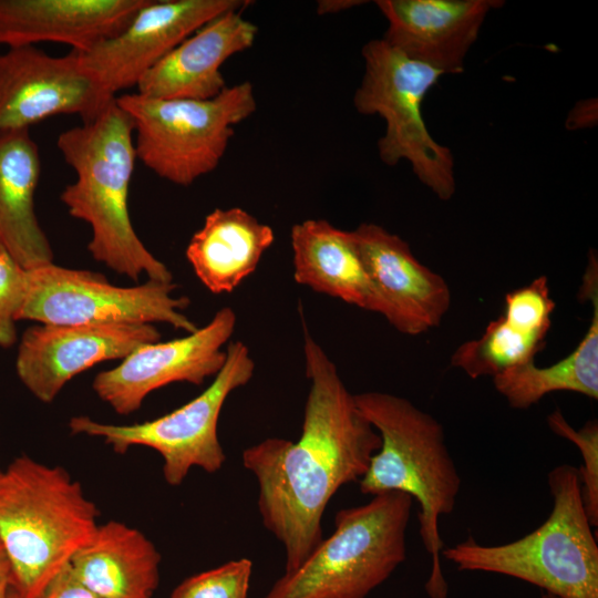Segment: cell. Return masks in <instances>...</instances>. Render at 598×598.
I'll return each instance as SVG.
<instances>
[{"mask_svg": "<svg viewBox=\"0 0 598 598\" xmlns=\"http://www.w3.org/2000/svg\"><path fill=\"white\" fill-rule=\"evenodd\" d=\"M1 246V245H0Z\"/></svg>", "mask_w": 598, "mask_h": 598, "instance_id": "obj_35", "label": "cell"}, {"mask_svg": "<svg viewBox=\"0 0 598 598\" xmlns=\"http://www.w3.org/2000/svg\"><path fill=\"white\" fill-rule=\"evenodd\" d=\"M248 0H147L115 35L78 53L104 89L117 92L141 79L182 41L214 18Z\"/></svg>", "mask_w": 598, "mask_h": 598, "instance_id": "obj_13", "label": "cell"}, {"mask_svg": "<svg viewBox=\"0 0 598 598\" xmlns=\"http://www.w3.org/2000/svg\"><path fill=\"white\" fill-rule=\"evenodd\" d=\"M28 292V271L0 246V347L17 341L16 322Z\"/></svg>", "mask_w": 598, "mask_h": 598, "instance_id": "obj_28", "label": "cell"}, {"mask_svg": "<svg viewBox=\"0 0 598 598\" xmlns=\"http://www.w3.org/2000/svg\"><path fill=\"white\" fill-rule=\"evenodd\" d=\"M41 175L30 130L0 132V245L25 270L53 262V250L34 210Z\"/></svg>", "mask_w": 598, "mask_h": 598, "instance_id": "obj_19", "label": "cell"}, {"mask_svg": "<svg viewBox=\"0 0 598 598\" xmlns=\"http://www.w3.org/2000/svg\"><path fill=\"white\" fill-rule=\"evenodd\" d=\"M10 598H20V597H19V596L16 594V591L12 589L11 595H10Z\"/></svg>", "mask_w": 598, "mask_h": 598, "instance_id": "obj_34", "label": "cell"}, {"mask_svg": "<svg viewBox=\"0 0 598 598\" xmlns=\"http://www.w3.org/2000/svg\"><path fill=\"white\" fill-rule=\"evenodd\" d=\"M362 56L364 74L353 105L361 114L384 120L385 133L378 142L381 161L390 166L408 161L422 184L441 200L451 199L456 186L453 154L432 137L421 107L444 73L408 58L383 39L367 42Z\"/></svg>", "mask_w": 598, "mask_h": 598, "instance_id": "obj_8", "label": "cell"}, {"mask_svg": "<svg viewBox=\"0 0 598 598\" xmlns=\"http://www.w3.org/2000/svg\"><path fill=\"white\" fill-rule=\"evenodd\" d=\"M243 9L227 11L199 28L137 83L138 94L157 99L208 100L227 85L221 65L251 48L258 28L245 19Z\"/></svg>", "mask_w": 598, "mask_h": 598, "instance_id": "obj_17", "label": "cell"}, {"mask_svg": "<svg viewBox=\"0 0 598 598\" xmlns=\"http://www.w3.org/2000/svg\"><path fill=\"white\" fill-rule=\"evenodd\" d=\"M553 508L532 533L502 545L468 535L441 557L462 571L514 577L559 598H598V545L586 514L578 468L554 467L547 476Z\"/></svg>", "mask_w": 598, "mask_h": 598, "instance_id": "obj_5", "label": "cell"}, {"mask_svg": "<svg viewBox=\"0 0 598 598\" xmlns=\"http://www.w3.org/2000/svg\"><path fill=\"white\" fill-rule=\"evenodd\" d=\"M252 563L230 560L184 579L169 598H248Z\"/></svg>", "mask_w": 598, "mask_h": 598, "instance_id": "obj_26", "label": "cell"}, {"mask_svg": "<svg viewBox=\"0 0 598 598\" xmlns=\"http://www.w3.org/2000/svg\"><path fill=\"white\" fill-rule=\"evenodd\" d=\"M365 1L360 0H320L317 2L318 14L338 13L357 6H361Z\"/></svg>", "mask_w": 598, "mask_h": 598, "instance_id": "obj_32", "label": "cell"}, {"mask_svg": "<svg viewBox=\"0 0 598 598\" xmlns=\"http://www.w3.org/2000/svg\"><path fill=\"white\" fill-rule=\"evenodd\" d=\"M274 241L272 228L243 208H216L192 236L186 258L210 292H231L256 270Z\"/></svg>", "mask_w": 598, "mask_h": 598, "instance_id": "obj_22", "label": "cell"}, {"mask_svg": "<svg viewBox=\"0 0 598 598\" xmlns=\"http://www.w3.org/2000/svg\"><path fill=\"white\" fill-rule=\"evenodd\" d=\"M549 429L557 435L569 440L579 450L582 465L578 468L581 497L586 514L592 527L598 525V423L586 422L575 430L556 409L547 416Z\"/></svg>", "mask_w": 598, "mask_h": 598, "instance_id": "obj_25", "label": "cell"}, {"mask_svg": "<svg viewBox=\"0 0 598 598\" xmlns=\"http://www.w3.org/2000/svg\"><path fill=\"white\" fill-rule=\"evenodd\" d=\"M542 598H559V597H556V596H554V595H551V594H548V592H545V591H544V592L542 594Z\"/></svg>", "mask_w": 598, "mask_h": 598, "instance_id": "obj_33", "label": "cell"}, {"mask_svg": "<svg viewBox=\"0 0 598 598\" xmlns=\"http://www.w3.org/2000/svg\"><path fill=\"white\" fill-rule=\"evenodd\" d=\"M412 505L410 495L385 492L340 509L333 533L265 598H365L406 559Z\"/></svg>", "mask_w": 598, "mask_h": 598, "instance_id": "obj_6", "label": "cell"}, {"mask_svg": "<svg viewBox=\"0 0 598 598\" xmlns=\"http://www.w3.org/2000/svg\"><path fill=\"white\" fill-rule=\"evenodd\" d=\"M159 564L155 545L117 520L99 524L70 561L75 576L102 598H153Z\"/></svg>", "mask_w": 598, "mask_h": 598, "instance_id": "obj_21", "label": "cell"}, {"mask_svg": "<svg viewBox=\"0 0 598 598\" xmlns=\"http://www.w3.org/2000/svg\"><path fill=\"white\" fill-rule=\"evenodd\" d=\"M579 298L589 300V328L576 349L558 362L539 368L534 361L507 369L493 377L495 390L511 408L525 410L551 392L570 391L598 399V261L589 254Z\"/></svg>", "mask_w": 598, "mask_h": 598, "instance_id": "obj_23", "label": "cell"}, {"mask_svg": "<svg viewBox=\"0 0 598 598\" xmlns=\"http://www.w3.org/2000/svg\"><path fill=\"white\" fill-rule=\"evenodd\" d=\"M115 97L74 51L53 56L31 45L0 52V132L30 130L60 114H76L84 123Z\"/></svg>", "mask_w": 598, "mask_h": 598, "instance_id": "obj_11", "label": "cell"}, {"mask_svg": "<svg viewBox=\"0 0 598 598\" xmlns=\"http://www.w3.org/2000/svg\"><path fill=\"white\" fill-rule=\"evenodd\" d=\"M546 336L524 332L502 316L491 321L477 339L462 343L451 357V365L470 378L496 374L530 361L543 349Z\"/></svg>", "mask_w": 598, "mask_h": 598, "instance_id": "obj_24", "label": "cell"}, {"mask_svg": "<svg viewBox=\"0 0 598 598\" xmlns=\"http://www.w3.org/2000/svg\"><path fill=\"white\" fill-rule=\"evenodd\" d=\"M388 21L382 38L410 59L442 71L463 72L465 56L498 0H379Z\"/></svg>", "mask_w": 598, "mask_h": 598, "instance_id": "obj_16", "label": "cell"}, {"mask_svg": "<svg viewBox=\"0 0 598 598\" xmlns=\"http://www.w3.org/2000/svg\"><path fill=\"white\" fill-rule=\"evenodd\" d=\"M97 516L63 467L20 456L0 470V544L16 594L40 598L92 537Z\"/></svg>", "mask_w": 598, "mask_h": 598, "instance_id": "obj_4", "label": "cell"}, {"mask_svg": "<svg viewBox=\"0 0 598 598\" xmlns=\"http://www.w3.org/2000/svg\"><path fill=\"white\" fill-rule=\"evenodd\" d=\"M554 309L548 279L540 276L527 286L508 292L501 316L524 332L547 336Z\"/></svg>", "mask_w": 598, "mask_h": 598, "instance_id": "obj_27", "label": "cell"}, {"mask_svg": "<svg viewBox=\"0 0 598 598\" xmlns=\"http://www.w3.org/2000/svg\"><path fill=\"white\" fill-rule=\"evenodd\" d=\"M115 102L133 123L136 158L161 178L181 186L218 166L235 134L234 126L257 109L248 81L227 86L208 100L126 93Z\"/></svg>", "mask_w": 598, "mask_h": 598, "instance_id": "obj_7", "label": "cell"}, {"mask_svg": "<svg viewBox=\"0 0 598 598\" xmlns=\"http://www.w3.org/2000/svg\"><path fill=\"white\" fill-rule=\"evenodd\" d=\"M596 109L594 110V102L586 101L578 103L569 114L567 120L569 127L587 126L594 124V118L597 116Z\"/></svg>", "mask_w": 598, "mask_h": 598, "instance_id": "obj_30", "label": "cell"}, {"mask_svg": "<svg viewBox=\"0 0 598 598\" xmlns=\"http://www.w3.org/2000/svg\"><path fill=\"white\" fill-rule=\"evenodd\" d=\"M236 320L235 311L223 307L207 324L183 338L135 349L115 368L97 373L92 389L116 413L126 415L138 410L151 392L167 384L200 385L223 368L224 347Z\"/></svg>", "mask_w": 598, "mask_h": 598, "instance_id": "obj_12", "label": "cell"}, {"mask_svg": "<svg viewBox=\"0 0 598 598\" xmlns=\"http://www.w3.org/2000/svg\"><path fill=\"white\" fill-rule=\"evenodd\" d=\"M303 357L310 388L300 437H269L241 455L258 483L261 522L285 548V573L297 569L321 543L330 499L361 480L381 445L336 364L308 332Z\"/></svg>", "mask_w": 598, "mask_h": 598, "instance_id": "obj_1", "label": "cell"}, {"mask_svg": "<svg viewBox=\"0 0 598 598\" xmlns=\"http://www.w3.org/2000/svg\"><path fill=\"white\" fill-rule=\"evenodd\" d=\"M12 589L13 579L11 567L0 544V598H10Z\"/></svg>", "mask_w": 598, "mask_h": 598, "instance_id": "obj_31", "label": "cell"}, {"mask_svg": "<svg viewBox=\"0 0 598 598\" xmlns=\"http://www.w3.org/2000/svg\"><path fill=\"white\" fill-rule=\"evenodd\" d=\"M380 302V315L398 331L417 336L440 326L451 306L442 276L413 255L409 244L380 225L351 230Z\"/></svg>", "mask_w": 598, "mask_h": 598, "instance_id": "obj_15", "label": "cell"}, {"mask_svg": "<svg viewBox=\"0 0 598 598\" xmlns=\"http://www.w3.org/2000/svg\"><path fill=\"white\" fill-rule=\"evenodd\" d=\"M28 271V292L19 320L43 324H116L165 322L192 333L197 326L183 310L187 297H175L174 282L147 280L118 287L89 270L53 262Z\"/></svg>", "mask_w": 598, "mask_h": 598, "instance_id": "obj_10", "label": "cell"}, {"mask_svg": "<svg viewBox=\"0 0 598 598\" xmlns=\"http://www.w3.org/2000/svg\"><path fill=\"white\" fill-rule=\"evenodd\" d=\"M255 372L248 347L230 341L226 360L213 382L200 394L157 419L134 424H110L86 415L69 422L73 434L103 439L116 453L133 446L156 451L163 458V476L171 486L181 485L193 467L219 471L226 455L218 439V419L229 394L246 385Z\"/></svg>", "mask_w": 598, "mask_h": 598, "instance_id": "obj_9", "label": "cell"}, {"mask_svg": "<svg viewBox=\"0 0 598 598\" xmlns=\"http://www.w3.org/2000/svg\"><path fill=\"white\" fill-rule=\"evenodd\" d=\"M56 146L75 173L60 199L73 218L89 224L92 257L133 280L145 275L172 282L169 269L146 248L131 221L128 194L137 158L130 116L114 101L95 118L62 132Z\"/></svg>", "mask_w": 598, "mask_h": 598, "instance_id": "obj_2", "label": "cell"}, {"mask_svg": "<svg viewBox=\"0 0 598 598\" xmlns=\"http://www.w3.org/2000/svg\"><path fill=\"white\" fill-rule=\"evenodd\" d=\"M40 598H102L85 586L68 564L48 585Z\"/></svg>", "mask_w": 598, "mask_h": 598, "instance_id": "obj_29", "label": "cell"}, {"mask_svg": "<svg viewBox=\"0 0 598 598\" xmlns=\"http://www.w3.org/2000/svg\"><path fill=\"white\" fill-rule=\"evenodd\" d=\"M159 338L157 328L150 323H39L23 332L16 370L38 400L50 403L76 374L101 362L122 360Z\"/></svg>", "mask_w": 598, "mask_h": 598, "instance_id": "obj_14", "label": "cell"}, {"mask_svg": "<svg viewBox=\"0 0 598 598\" xmlns=\"http://www.w3.org/2000/svg\"><path fill=\"white\" fill-rule=\"evenodd\" d=\"M293 278L311 290L380 313V302L353 238L324 219H306L290 230Z\"/></svg>", "mask_w": 598, "mask_h": 598, "instance_id": "obj_20", "label": "cell"}, {"mask_svg": "<svg viewBox=\"0 0 598 598\" xmlns=\"http://www.w3.org/2000/svg\"><path fill=\"white\" fill-rule=\"evenodd\" d=\"M147 0H0V45L62 43L83 53L118 33Z\"/></svg>", "mask_w": 598, "mask_h": 598, "instance_id": "obj_18", "label": "cell"}, {"mask_svg": "<svg viewBox=\"0 0 598 598\" xmlns=\"http://www.w3.org/2000/svg\"><path fill=\"white\" fill-rule=\"evenodd\" d=\"M354 400L381 439L380 448L359 481L360 492L371 496L401 492L416 499L420 536L431 556L425 591L430 598H447L448 585L441 565L445 546L439 522L454 511L462 480L443 425L399 395L371 391L354 394Z\"/></svg>", "mask_w": 598, "mask_h": 598, "instance_id": "obj_3", "label": "cell"}]
</instances>
